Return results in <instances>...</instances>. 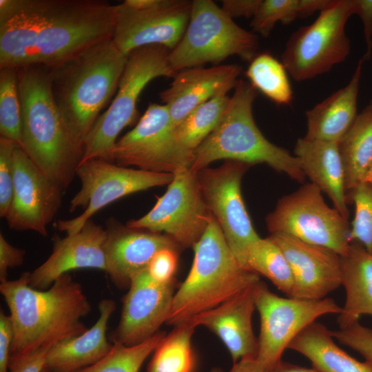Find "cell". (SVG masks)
Here are the masks:
<instances>
[{
	"mask_svg": "<svg viewBox=\"0 0 372 372\" xmlns=\"http://www.w3.org/2000/svg\"><path fill=\"white\" fill-rule=\"evenodd\" d=\"M114 5L103 0H0V68H50L112 39Z\"/></svg>",
	"mask_w": 372,
	"mask_h": 372,
	"instance_id": "obj_1",
	"label": "cell"
},
{
	"mask_svg": "<svg viewBox=\"0 0 372 372\" xmlns=\"http://www.w3.org/2000/svg\"><path fill=\"white\" fill-rule=\"evenodd\" d=\"M29 275L0 285L12 325L10 359L50 349L88 329L81 319L92 306L80 283L68 273L48 289L39 290L29 285Z\"/></svg>",
	"mask_w": 372,
	"mask_h": 372,
	"instance_id": "obj_2",
	"label": "cell"
},
{
	"mask_svg": "<svg viewBox=\"0 0 372 372\" xmlns=\"http://www.w3.org/2000/svg\"><path fill=\"white\" fill-rule=\"evenodd\" d=\"M22 107L20 147L63 190L76 176L83 147L76 140L54 99L48 70L17 68Z\"/></svg>",
	"mask_w": 372,
	"mask_h": 372,
	"instance_id": "obj_3",
	"label": "cell"
},
{
	"mask_svg": "<svg viewBox=\"0 0 372 372\" xmlns=\"http://www.w3.org/2000/svg\"><path fill=\"white\" fill-rule=\"evenodd\" d=\"M127 56L109 39L47 68L56 104L83 147L102 110L116 93Z\"/></svg>",
	"mask_w": 372,
	"mask_h": 372,
	"instance_id": "obj_4",
	"label": "cell"
},
{
	"mask_svg": "<svg viewBox=\"0 0 372 372\" xmlns=\"http://www.w3.org/2000/svg\"><path fill=\"white\" fill-rule=\"evenodd\" d=\"M193 249L189 272L173 297L165 322L169 325L186 322L260 281L258 273L234 256L214 216Z\"/></svg>",
	"mask_w": 372,
	"mask_h": 372,
	"instance_id": "obj_5",
	"label": "cell"
},
{
	"mask_svg": "<svg viewBox=\"0 0 372 372\" xmlns=\"http://www.w3.org/2000/svg\"><path fill=\"white\" fill-rule=\"evenodd\" d=\"M257 95L249 82L238 80L220 123L194 151L193 170L199 171L222 159L250 165L265 163L298 182H304L306 176L299 160L267 140L256 125L253 105Z\"/></svg>",
	"mask_w": 372,
	"mask_h": 372,
	"instance_id": "obj_6",
	"label": "cell"
},
{
	"mask_svg": "<svg viewBox=\"0 0 372 372\" xmlns=\"http://www.w3.org/2000/svg\"><path fill=\"white\" fill-rule=\"evenodd\" d=\"M169 50L163 46L152 45L139 48L128 54L112 101L84 141L81 163L93 158L110 161L118 135L137 118V102L144 88L156 78H174L176 75L169 63Z\"/></svg>",
	"mask_w": 372,
	"mask_h": 372,
	"instance_id": "obj_7",
	"label": "cell"
},
{
	"mask_svg": "<svg viewBox=\"0 0 372 372\" xmlns=\"http://www.w3.org/2000/svg\"><path fill=\"white\" fill-rule=\"evenodd\" d=\"M258 49L256 34L237 25L215 2L194 0L186 30L169 50L168 61L178 72L207 63L218 64L234 55L251 62Z\"/></svg>",
	"mask_w": 372,
	"mask_h": 372,
	"instance_id": "obj_8",
	"label": "cell"
},
{
	"mask_svg": "<svg viewBox=\"0 0 372 372\" xmlns=\"http://www.w3.org/2000/svg\"><path fill=\"white\" fill-rule=\"evenodd\" d=\"M354 11L353 0H335L312 23L291 34L281 62L296 81L328 72L346 59L351 43L345 26Z\"/></svg>",
	"mask_w": 372,
	"mask_h": 372,
	"instance_id": "obj_9",
	"label": "cell"
},
{
	"mask_svg": "<svg viewBox=\"0 0 372 372\" xmlns=\"http://www.w3.org/2000/svg\"><path fill=\"white\" fill-rule=\"evenodd\" d=\"M194 158V152L178 139L167 107L151 103L134 127L117 140L110 161L123 167L174 174L181 168H191Z\"/></svg>",
	"mask_w": 372,
	"mask_h": 372,
	"instance_id": "obj_10",
	"label": "cell"
},
{
	"mask_svg": "<svg viewBox=\"0 0 372 372\" xmlns=\"http://www.w3.org/2000/svg\"><path fill=\"white\" fill-rule=\"evenodd\" d=\"M266 223L270 234H285L340 256L347 253L351 243L348 220L328 206L321 190L311 183L282 197L267 216Z\"/></svg>",
	"mask_w": 372,
	"mask_h": 372,
	"instance_id": "obj_11",
	"label": "cell"
},
{
	"mask_svg": "<svg viewBox=\"0 0 372 372\" xmlns=\"http://www.w3.org/2000/svg\"><path fill=\"white\" fill-rule=\"evenodd\" d=\"M254 293L260 318L256 359L265 372L282 360L291 341L318 318L342 311L331 298H283L271 292L260 280L254 285Z\"/></svg>",
	"mask_w": 372,
	"mask_h": 372,
	"instance_id": "obj_12",
	"label": "cell"
},
{
	"mask_svg": "<svg viewBox=\"0 0 372 372\" xmlns=\"http://www.w3.org/2000/svg\"><path fill=\"white\" fill-rule=\"evenodd\" d=\"M76 176L81 188L70 200V211L84 210L70 220H59L56 228L68 234L78 232L92 216L106 205L127 195L154 187L167 185L174 174L130 169L100 158L81 163Z\"/></svg>",
	"mask_w": 372,
	"mask_h": 372,
	"instance_id": "obj_13",
	"label": "cell"
},
{
	"mask_svg": "<svg viewBox=\"0 0 372 372\" xmlns=\"http://www.w3.org/2000/svg\"><path fill=\"white\" fill-rule=\"evenodd\" d=\"M213 215L200 189L197 172L181 168L174 173L165 193L152 209L126 225L172 238L180 248H193L205 231Z\"/></svg>",
	"mask_w": 372,
	"mask_h": 372,
	"instance_id": "obj_14",
	"label": "cell"
},
{
	"mask_svg": "<svg viewBox=\"0 0 372 372\" xmlns=\"http://www.w3.org/2000/svg\"><path fill=\"white\" fill-rule=\"evenodd\" d=\"M192 1L125 0L114 5L112 41L125 54L152 45L174 49L189 21Z\"/></svg>",
	"mask_w": 372,
	"mask_h": 372,
	"instance_id": "obj_15",
	"label": "cell"
},
{
	"mask_svg": "<svg viewBox=\"0 0 372 372\" xmlns=\"http://www.w3.org/2000/svg\"><path fill=\"white\" fill-rule=\"evenodd\" d=\"M251 165L225 161L216 168L197 171L203 197L240 265L249 246L260 237L252 225L241 192L242 178Z\"/></svg>",
	"mask_w": 372,
	"mask_h": 372,
	"instance_id": "obj_16",
	"label": "cell"
},
{
	"mask_svg": "<svg viewBox=\"0 0 372 372\" xmlns=\"http://www.w3.org/2000/svg\"><path fill=\"white\" fill-rule=\"evenodd\" d=\"M63 189L44 174L19 145L14 152V187L6 216L14 230L48 236V225L57 213Z\"/></svg>",
	"mask_w": 372,
	"mask_h": 372,
	"instance_id": "obj_17",
	"label": "cell"
},
{
	"mask_svg": "<svg viewBox=\"0 0 372 372\" xmlns=\"http://www.w3.org/2000/svg\"><path fill=\"white\" fill-rule=\"evenodd\" d=\"M128 288L120 321L110 334V340L132 346L152 337L166 322L175 293L174 282L158 284L150 278L146 268L132 278Z\"/></svg>",
	"mask_w": 372,
	"mask_h": 372,
	"instance_id": "obj_18",
	"label": "cell"
},
{
	"mask_svg": "<svg viewBox=\"0 0 372 372\" xmlns=\"http://www.w3.org/2000/svg\"><path fill=\"white\" fill-rule=\"evenodd\" d=\"M268 237L280 248L291 269L293 287L289 297L320 300L341 286L340 256L335 251L282 233Z\"/></svg>",
	"mask_w": 372,
	"mask_h": 372,
	"instance_id": "obj_19",
	"label": "cell"
},
{
	"mask_svg": "<svg viewBox=\"0 0 372 372\" xmlns=\"http://www.w3.org/2000/svg\"><path fill=\"white\" fill-rule=\"evenodd\" d=\"M105 229V272L119 288L129 287L132 278L147 267L158 250L180 248L165 234L131 228L112 218L107 220Z\"/></svg>",
	"mask_w": 372,
	"mask_h": 372,
	"instance_id": "obj_20",
	"label": "cell"
},
{
	"mask_svg": "<svg viewBox=\"0 0 372 372\" xmlns=\"http://www.w3.org/2000/svg\"><path fill=\"white\" fill-rule=\"evenodd\" d=\"M105 229L91 219L76 233L68 234L63 238L56 236L50 256L30 272L29 285L44 290L72 270L97 269L105 271Z\"/></svg>",
	"mask_w": 372,
	"mask_h": 372,
	"instance_id": "obj_21",
	"label": "cell"
},
{
	"mask_svg": "<svg viewBox=\"0 0 372 372\" xmlns=\"http://www.w3.org/2000/svg\"><path fill=\"white\" fill-rule=\"evenodd\" d=\"M241 71L240 65L228 64L176 72L169 87L159 94L175 126L201 104L235 88Z\"/></svg>",
	"mask_w": 372,
	"mask_h": 372,
	"instance_id": "obj_22",
	"label": "cell"
},
{
	"mask_svg": "<svg viewBox=\"0 0 372 372\" xmlns=\"http://www.w3.org/2000/svg\"><path fill=\"white\" fill-rule=\"evenodd\" d=\"M254 286L188 320L196 327L203 326L215 333L228 349L234 363L257 356L258 342L252 326L256 309Z\"/></svg>",
	"mask_w": 372,
	"mask_h": 372,
	"instance_id": "obj_23",
	"label": "cell"
},
{
	"mask_svg": "<svg viewBox=\"0 0 372 372\" xmlns=\"http://www.w3.org/2000/svg\"><path fill=\"white\" fill-rule=\"evenodd\" d=\"M294 156L305 176L329 196L333 207L348 220L344 170L338 143L304 136L297 140Z\"/></svg>",
	"mask_w": 372,
	"mask_h": 372,
	"instance_id": "obj_24",
	"label": "cell"
},
{
	"mask_svg": "<svg viewBox=\"0 0 372 372\" xmlns=\"http://www.w3.org/2000/svg\"><path fill=\"white\" fill-rule=\"evenodd\" d=\"M116 309L113 300L99 304V317L83 333L61 342L46 354L44 368L49 372H77L99 362L110 351L112 343L107 336L110 318Z\"/></svg>",
	"mask_w": 372,
	"mask_h": 372,
	"instance_id": "obj_25",
	"label": "cell"
},
{
	"mask_svg": "<svg viewBox=\"0 0 372 372\" xmlns=\"http://www.w3.org/2000/svg\"><path fill=\"white\" fill-rule=\"evenodd\" d=\"M364 61L363 58L358 61L344 87L305 112L306 138L338 143L344 137L358 114V98Z\"/></svg>",
	"mask_w": 372,
	"mask_h": 372,
	"instance_id": "obj_26",
	"label": "cell"
},
{
	"mask_svg": "<svg viewBox=\"0 0 372 372\" xmlns=\"http://www.w3.org/2000/svg\"><path fill=\"white\" fill-rule=\"evenodd\" d=\"M340 264L346 298L338 322L342 329L358 322L362 315L372 316V254L353 242L340 256Z\"/></svg>",
	"mask_w": 372,
	"mask_h": 372,
	"instance_id": "obj_27",
	"label": "cell"
},
{
	"mask_svg": "<svg viewBox=\"0 0 372 372\" xmlns=\"http://www.w3.org/2000/svg\"><path fill=\"white\" fill-rule=\"evenodd\" d=\"M288 349L305 356L320 372H372V364L360 362L334 342L331 330L313 322L290 343Z\"/></svg>",
	"mask_w": 372,
	"mask_h": 372,
	"instance_id": "obj_28",
	"label": "cell"
},
{
	"mask_svg": "<svg viewBox=\"0 0 372 372\" xmlns=\"http://www.w3.org/2000/svg\"><path fill=\"white\" fill-rule=\"evenodd\" d=\"M338 146L347 196L358 185L366 183L372 165V100L358 113Z\"/></svg>",
	"mask_w": 372,
	"mask_h": 372,
	"instance_id": "obj_29",
	"label": "cell"
},
{
	"mask_svg": "<svg viewBox=\"0 0 372 372\" xmlns=\"http://www.w3.org/2000/svg\"><path fill=\"white\" fill-rule=\"evenodd\" d=\"M195 329L189 321L175 326L154 351L147 372H194L192 338Z\"/></svg>",
	"mask_w": 372,
	"mask_h": 372,
	"instance_id": "obj_30",
	"label": "cell"
},
{
	"mask_svg": "<svg viewBox=\"0 0 372 372\" xmlns=\"http://www.w3.org/2000/svg\"><path fill=\"white\" fill-rule=\"evenodd\" d=\"M335 1L261 0L250 26L254 33L267 37L278 22L288 25L297 19L320 12L332 6Z\"/></svg>",
	"mask_w": 372,
	"mask_h": 372,
	"instance_id": "obj_31",
	"label": "cell"
},
{
	"mask_svg": "<svg viewBox=\"0 0 372 372\" xmlns=\"http://www.w3.org/2000/svg\"><path fill=\"white\" fill-rule=\"evenodd\" d=\"M244 266L265 276L279 290L291 296L293 287L291 269L280 248L269 237L260 238L249 246Z\"/></svg>",
	"mask_w": 372,
	"mask_h": 372,
	"instance_id": "obj_32",
	"label": "cell"
},
{
	"mask_svg": "<svg viewBox=\"0 0 372 372\" xmlns=\"http://www.w3.org/2000/svg\"><path fill=\"white\" fill-rule=\"evenodd\" d=\"M249 83L278 105H289L293 90L282 63L269 52L258 53L246 71Z\"/></svg>",
	"mask_w": 372,
	"mask_h": 372,
	"instance_id": "obj_33",
	"label": "cell"
},
{
	"mask_svg": "<svg viewBox=\"0 0 372 372\" xmlns=\"http://www.w3.org/2000/svg\"><path fill=\"white\" fill-rule=\"evenodd\" d=\"M230 96L222 94L201 104L176 127V135L187 148L195 151L220 123Z\"/></svg>",
	"mask_w": 372,
	"mask_h": 372,
	"instance_id": "obj_34",
	"label": "cell"
},
{
	"mask_svg": "<svg viewBox=\"0 0 372 372\" xmlns=\"http://www.w3.org/2000/svg\"><path fill=\"white\" fill-rule=\"evenodd\" d=\"M158 331L144 342L132 346L112 343L109 353L96 363L77 372H138L146 358L165 336Z\"/></svg>",
	"mask_w": 372,
	"mask_h": 372,
	"instance_id": "obj_35",
	"label": "cell"
},
{
	"mask_svg": "<svg viewBox=\"0 0 372 372\" xmlns=\"http://www.w3.org/2000/svg\"><path fill=\"white\" fill-rule=\"evenodd\" d=\"M22 107L18 83V70L0 68V137L20 145Z\"/></svg>",
	"mask_w": 372,
	"mask_h": 372,
	"instance_id": "obj_36",
	"label": "cell"
},
{
	"mask_svg": "<svg viewBox=\"0 0 372 372\" xmlns=\"http://www.w3.org/2000/svg\"><path fill=\"white\" fill-rule=\"evenodd\" d=\"M348 204L355 205V215L350 228L351 242H355L372 254V187L362 183L347 196Z\"/></svg>",
	"mask_w": 372,
	"mask_h": 372,
	"instance_id": "obj_37",
	"label": "cell"
},
{
	"mask_svg": "<svg viewBox=\"0 0 372 372\" xmlns=\"http://www.w3.org/2000/svg\"><path fill=\"white\" fill-rule=\"evenodd\" d=\"M17 143L0 137V216L6 218L14 187V152Z\"/></svg>",
	"mask_w": 372,
	"mask_h": 372,
	"instance_id": "obj_38",
	"label": "cell"
},
{
	"mask_svg": "<svg viewBox=\"0 0 372 372\" xmlns=\"http://www.w3.org/2000/svg\"><path fill=\"white\" fill-rule=\"evenodd\" d=\"M339 343L347 346L362 355L372 364V329L362 326L359 321L342 329L331 331Z\"/></svg>",
	"mask_w": 372,
	"mask_h": 372,
	"instance_id": "obj_39",
	"label": "cell"
},
{
	"mask_svg": "<svg viewBox=\"0 0 372 372\" xmlns=\"http://www.w3.org/2000/svg\"><path fill=\"white\" fill-rule=\"evenodd\" d=\"M177 248L165 247L153 256L147 271L150 278L162 285L174 282V275L178 265Z\"/></svg>",
	"mask_w": 372,
	"mask_h": 372,
	"instance_id": "obj_40",
	"label": "cell"
},
{
	"mask_svg": "<svg viewBox=\"0 0 372 372\" xmlns=\"http://www.w3.org/2000/svg\"><path fill=\"white\" fill-rule=\"evenodd\" d=\"M25 251L12 246L0 234V281L8 280V272L12 269L21 265L23 262Z\"/></svg>",
	"mask_w": 372,
	"mask_h": 372,
	"instance_id": "obj_41",
	"label": "cell"
},
{
	"mask_svg": "<svg viewBox=\"0 0 372 372\" xmlns=\"http://www.w3.org/2000/svg\"><path fill=\"white\" fill-rule=\"evenodd\" d=\"M48 350L41 349L26 355L10 359L9 372H42Z\"/></svg>",
	"mask_w": 372,
	"mask_h": 372,
	"instance_id": "obj_42",
	"label": "cell"
},
{
	"mask_svg": "<svg viewBox=\"0 0 372 372\" xmlns=\"http://www.w3.org/2000/svg\"><path fill=\"white\" fill-rule=\"evenodd\" d=\"M12 325L9 315L0 312V372H9V361L12 342Z\"/></svg>",
	"mask_w": 372,
	"mask_h": 372,
	"instance_id": "obj_43",
	"label": "cell"
},
{
	"mask_svg": "<svg viewBox=\"0 0 372 372\" xmlns=\"http://www.w3.org/2000/svg\"><path fill=\"white\" fill-rule=\"evenodd\" d=\"M354 14L360 18L366 45V50L362 57L364 61L371 58L372 53V0H353Z\"/></svg>",
	"mask_w": 372,
	"mask_h": 372,
	"instance_id": "obj_44",
	"label": "cell"
},
{
	"mask_svg": "<svg viewBox=\"0 0 372 372\" xmlns=\"http://www.w3.org/2000/svg\"><path fill=\"white\" fill-rule=\"evenodd\" d=\"M261 0H224L221 9L230 18L245 17L252 19Z\"/></svg>",
	"mask_w": 372,
	"mask_h": 372,
	"instance_id": "obj_45",
	"label": "cell"
},
{
	"mask_svg": "<svg viewBox=\"0 0 372 372\" xmlns=\"http://www.w3.org/2000/svg\"><path fill=\"white\" fill-rule=\"evenodd\" d=\"M229 372H265L256 357L245 358L234 363Z\"/></svg>",
	"mask_w": 372,
	"mask_h": 372,
	"instance_id": "obj_46",
	"label": "cell"
},
{
	"mask_svg": "<svg viewBox=\"0 0 372 372\" xmlns=\"http://www.w3.org/2000/svg\"><path fill=\"white\" fill-rule=\"evenodd\" d=\"M267 372H320L314 368H307L281 360Z\"/></svg>",
	"mask_w": 372,
	"mask_h": 372,
	"instance_id": "obj_47",
	"label": "cell"
},
{
	"mask_svg": "<svg viewBox=\"0 0 372 372\" xmlns=\"http://www.w3.org/2000/svg\"><path fill=\"white\" fill-rule=\"evenodd\" d=\"M366 183L369 184L372 187V165L366 176Z\"/></svg>",
	"mask_w": 372,
	"mask_h": 372,
	"instance_id": "obj_48",
	"label": "cell"
},
{
	"mask_svg": "<svg viewBox=\"0 0 372 372\" xmlns=\"http://www.w3.org/2000/svg\"><path fill=\"white\" fill-rule=\"evenodd\" d=\"M210 372H223V371L220 368H214L211 370Z\"/></svg>",
	"mask_w": 372,
	"mask_h": 372,
	"instance_id": "obj_49",
	"label": "cell"
},
{
	"mask_svg": "<svg viewBox=\"0 0 372 372\" xmlns=\"http://www.w3.org/2000/svg\"><path fill=\"white\" fill-rule=\"evenodd\" d=\"M42 372H49L47 369H45V368H43Z\"/></svg>",
	"mask_w": 372,
	"mask_h": 372,
	"instance_id": "obj_50",
	"label": "cell"
}]
</instances>
